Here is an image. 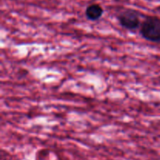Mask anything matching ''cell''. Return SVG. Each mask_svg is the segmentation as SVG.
<instances>
[{
  "label": "cell",
  "mask_w": 160,
  "mask_h": 160,
  "mask_svg": "<svg viewBox=\"0 0 160 160\" xmlns=\"http://www.w3.org/2000/svg\"><path fill=\"white\" fill-rule=\"evenodd\" d=\"M104 13V9L102 6L98 3L90 4L85 9V16L87 19L92 21L98 20L102 17Z\"/></svg>",
  "instance_id": "3957f363"
},
{
  "label": "cell",
  "mask_w": 160,
  "mask_h": 160,
  "mask_svg": "<svg viewBox=\"0 0 160 160\" xmlns=\"http://www.w3.org/2000/svg\"><path fill=\"white\" fill-rule=\"evenodd\" d=\"M140 34L145 40L160 42V18L156 16H147L140 25Z\"/></svg>",
  "instance_id": "6da1fadb"
},
{
  "label": "cell",
  "mask_w": 160,
  "mask_h": 160,
  "mask_svg": "<svg viewBox=\"0 0 160 160\" xmlns=\"http://www.w3.org/2000/svg\"><path fill=\"white\" fill-rule=\"evenodd\" d=\"M118 20L120 24L124 29L129 31H134L140 28L142 23L140 13L138 11L133 9H126L120 12L118 15Z\"/></svg>",
  "instance_id": "7a4b0ae2"
}]
</instances>
